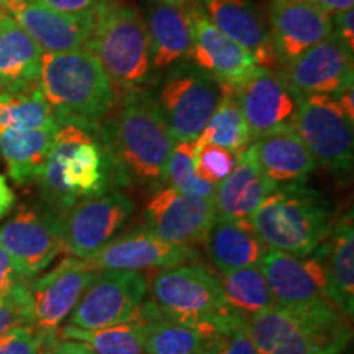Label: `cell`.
<instances>
[{
	"label": "cell",
	"instance_id": "1",
	"mask_svg": "<svg viewBox=\"0 0 354 354\" xmlns=\"http://www.w3.org/2000/svg\"><path fill=\"white\" fill-rule=\"evenodd\" d=\"M95 135L117 184L151 185L165 180L176 141L149 91L143 87L123 91Z\"/></svg>",
	"mask_w": 354,
	"mask_h": 354
},
{
	"label": "cell",
	"instance_id": "2",
	"mask_svg": "<svg viewBox=\"0 0 354 354\" xmlns=\"http://www.w3.org/2000/svg\"><path fill=\"white\" fill-rule=\"evenodd\" d=\"M38 88L59 125H77L95 133L117 102V88L87 48L43 53Z\"/></svg>",
	"mask_w": 354,
	"mask_h": 354
},
{
	"label": "cell",
	"instance_id": "3",
	"mask_svg": "<svg viewBox=\"0 0 354 354\" xmlns=\"http://www.w3.org/2000/svg\"><path fill=\"white\" fill-rule=\"evenodd\" d=\"M38 183L51 209L64 210L84 197L109 190L115 177L95 131L59 125Z\"/></svg>",
	"mask_w": 354,
	"mask_h": 354
},
{
	"label": "cell",
	"instance_id": "4",
	"mask_svg": "<svg viewBox=\"0 0 354 354\" xmlns=\"http://www.w3.org/2000/svg\"><path fill=\"white\" fill-rule=\"evenodd\" d=\"M248 220L268 250L294 256L312 254L335 221L322 192L304 184L277 187Z\"/></svg>",
	"mask_w": 354,
	"mask_h": 354
},
{
	"label": "cell",
	"instance_id": "5",
	"mask_svg": "<svg viewBox=\"0 0 354 354\" xmlns=\"http://www.w3.org/2000/svg\"><path fill=\"white\" fill-rule=\"evenodd\" d=\"M258 354H342L351 339V318L339 308L292 312L277 307L245 317Z\"/></svg>",
	"mask_w": 354,
	"mask_h": 354
},
{
	"label": "cell",
	"instance_id": "6",
	"mask_svg": "<svg viewBox=\"0 0 354 354\" xmlns=\"http://www.w3.org/2000/svg\"><path fill=\"white\" fill-rule=\"evenodd\" d=\"M115 88L141 87L153 74L151 41L143 17L123 0H112L97 10L88 39Z\"/></svg>",
	"mask_w": 354,
	"mask_h": 354
},
{
	"label": "cell",
	"instance_id": "7",
	"mask_svg": "<svg viewBox=\"0 0 354 354\" xmlns=\"http://www.w3.org/2000/svg\"><path fill=\"white\" fill-rule=\"evenodd\" d=\"M149 292L159 312L174 320L210 322L228 330L245 320L230 307L216 274L198 263L161 269Z\"/></svg>",
	"mask_w": 354,
	"mask_h": 354
},
{
	"label": "cell",
	"instance_id": "8",
	"mask_svg": "<svg viewBox=\"0 0 354 354\" xmlns=\"http://www.w3.org/2000/svg\"><path fill=\"white\" fill-rule=\"evenodd\" d=\"M221 99V86L187 61L162 79L158 105L174 141H196Z\"/></svg>",
	"mask_w": 354,
	"mask_h": 354
},
{
	"label": "cell",
	"instance_id": "9",
	"mask_svg": "<svg viewBox=\"0 0 354 354\" xmlns=\"http://www.w3.org/2000/svg\"><path fill=\"white\" fill-rule=\"evenodd\" d=\"M290 125L317 165L336 174H348L353 169V120L344 113L338 99L325 94L304 97Z\"/></svg>",
	"mask_w": 354,
	"mask_h": 354
},
{
	"label": "cell",
	"instance_id": "10",
	"mask_svg": "<svg viewBox=\"0 0 354 354\" xmlns=\"http://www.w3.org/2000/svg\"><path fill=\"white\" fill-rule=\"evenodd\" d=\"M135 203L120 190H105L57 210V230L64 253L86 259L115 238L130 218Z\"/></svg>",
	"mask_w": 354,
	"mask_h": 354
},
{
	"label": "cell",
	"instance_id": "11",
	"mask_svg": "<svg viewBox=\"0 0 354 354\" xmlns=\"http://www.w3.org/2000/svg\"><path fill=\"white\" fill-rule=\"evenodd\" d=\"M149 281L135 271H99L71 312L69 326L99 330L143 315Z\"/></svg>",
	"mask_w": 354,
	"mask_h": 354
},
{
	"label": "cell",
	"instance_id": "12",
	"mask_svg": "<svg viewBox=\"0 0 354 354\" xmlns=\"http://www.w3.org/2000/svg\"><path fill=\"white\" fill-rule=\"evenodd\" d=\"M274 304L292 312H322L338 308L328 295V282L320 250L294 256L269 250L259 261Z\"/></svg>",
	"mask_w": 354,
	"mask_h": 354
},
{
	"label": "cell",
	"instance_id": "13",
	"mask_svg": "<svg viewBox=\"0 0 354 354\" xmlns=\"http://www.w3.org/2000/svg\"><path fill=\"white\" fill-rule=\"evenodd\" d=\"M0 248L21 279L38 276L64 253L57 230V210L24 205L0 227Z\"/></svg>",
	"mask_w": 354,
	"mask_h": 354
},
{
	"label": "cell",
	"instance_id": "14",
	"mask_svg": "<svg viewBox=\"0 0 354 354\" xmlns=\"http://www.w3.org/2000/svg\"><path fill=\"white\" fill-rule=\"evenodd\" d=\"M97 272L86 259L64 258L50 272L26 282L32 300V328L56 339V331L71 315Z\"/></svg>",
	"mask_w": 354,
	"mask_h": 354
},
{
	"label": "cell",
	"instance_id": "15",
	"mask_svg": "<svg viewBox=\"0 0 354 354\" xmlns=\"http://www.w3.org/2000/svg\"><path fill=\"white\" fill-rule=\"evenodd\" d=\"M86 261L95 271L113 269L141 272L148 269H169L176 266L196 264L198 251L190 245H174L161 240L145 227L112 238Z\"/></svg>",
	"mask_w": 354,
	"mask_h": 354
},
{
	"label": "cell",
	"instance_id": "16",
	"mask_svg": "<svg viewBox=\"0 0 354 354\" xmlns=\"http://www.w3.org/2000/svg\"><path fill=\"white\" fill-rule=\"evenodd\" d=\"M353 55L333 32L287 63L281 74L302 99L313 94L335 97L353 87Z\"/></svg>",
	"mask_w": 354,
	"mask_h": 354
},
{
	"label": "cell",
	"instance_id": "17",
	"mask_svg": "<svg viewBox=\"0 0 354 354\" xmlns=\"http://www.w3.org/2000/svg\"><path fill=\"white\" fill-rule=\"evenodd\" d=\"M234 94L251 141L290 125L302 100L281 73L266 68L256 69L240 87L234 88Z\"/></svg>",
	"mask_w": 354,
	"mask_h": 354
},
{
	"label": "cell",
	"instance_id": "18",
	"mask_svg": "<svg viewBox=\"0 0 354 354\" xmlns=\"http://www.w3.org/2000/svg\"><path fill=\"white\" fill-rule=\"evenodd\" d=\"M146 228L158 238L174 245H197L205 241L216 218L214 198L185 196L166 187L146 203Z\"/></svg>",
	"mask_w": 354,
	"mask_h": 354
},
{
	"label": "cell",
	"instance_id": "19",
	"mask_svg": "<svg viewBox=\"0 0 354 354\" xmlns=\"http://www.w3.org/2000/svg\"><path fill=\"white\" fill-rule=\"evenodd\" d=\"M0 10L12 17L43 53L84 50L94 30V17L57 12L38 0H0Z\"/></svg>",
	"mask_w": 354,
	"mask_h": 354
},
{
	"label": "cell",
	"instance_id": "20",
	"mask_svg": "<svg viewBox=\"0 0 354 354\" xmlns=\"http://www.w3.org/2000/svg\"><path fill=\"white\" fill-rule=\"evenodd\" d=\"M333 32V15L312 0H271L269 3V35L279 64L290 63Z\"/></svg>",
	"mask_w": 354,
	"mask_h": 354
},
{
	"label": "cell",
	"instance_id": "21",
	"mask_svg": "<svg viewBox=\"0 0 354 354\" xmlns=\"http://www.w3.org/2000/svg\"><path fill=\"white\" fill-rule=\"evenodd\" d=\"M194 66L215 79L220 86L236 88L259 68L250 51L225 37L205 15L202 6L194 10Z\"/></svg>",
	"mask_w": 354,
	"mask_h": 354
},
{
	"label": "cell",
	"instance_id": "22",
	"mask_svg": "<svg viewBox=\"0 0 354 354\" xmlns=\"http://www.w3.org/2000/svg\"><path fill=\"white\" fill-rule=\"evenodd\" d=\"M202 8L215 28L253 55L259 68L279 64L269 28L250 0H202Z\"/></svg>",
	"mask_w": 354,
	"mask_h": 354
},
{
	"label": "cell",
	"instance_id": "23",
	"mask_svg": "<svg viewBox=\"0 0 354 354\" xmlns=\"http://www.w3.org/2000/svg\"><path fill=\"white\" fill-rule=\"evenodd\" d=\"M197 6L154 2L148 8L145 24L151 41L153 69H171L189 59L194 43V10Z\"/></svg>",
	"mask_w": 354,
	"mask_h": 354
},
{
	"label": "cell",
	"instance_id": "24",
	"mask_svg": "<svg viewBox=\"0 0 354 354\" xmlns=\"http://www.w3.org/2000/svg\"><path fill=\"white\" fill-rule=\"evenodd\" d=\"M256 161L277 187L304 184L317 169V161L292 125H284L253 141Z\"/></svg>",
	"mask_w": 354,
	"mask_h": 354
},
{
	"label": "cell",
	"instance_id": "25",
	"mask_svg": "<svg viewBox=\"0 0 354 354\" xmlns=\"http://www.w3.org/2000/svg\"><path fill=\"white\" fill-rule=\"evenodd\" d=\"M238 326V325H236ZM233 330V328H232ZM232 330L210 322L174 320L159 312L146 328V354H216Z\"/></svg>",
	"mask_w": 354,
	"mask_h": 354
},
{
	"label": "cell",
	"instance_id": "26",
	"mask_svg": "<svg viewBox=\"0 0 354 354\" xmlns=\"http://www.w3.org/2000/svg\"><path fill=\"white\" fill-rule=\"evenodd\" d=\"M276 189L277 185L261 171L250 145L238 154L233 171L216 185L215 214L220 218H248Z\"/></svg>",
	"mask_w": 354,
	"mask_h": 354
},
{
	"label": "cell",
	"instance_id": "27",
	"mask_svg": "<svg viewBox=\"0 0 354 354\" xmlns=\"http://www.w3.org/2000/svg\"><path fill=\"white\" fill-rule=\"evenodd\" d=\"M328 282V295L344 315L354 312V230L353 212L333 221L325 241L318 246Z\"/></svg>",
	"mask_w": 354,
	"mask_h": 354
},
{
	"label": "cell",
	"instance_id": "28",
	"mask_svg": "<svg viewBox=\"0 0 354 354\" xmlns=\"http://www.w3.org/2000/svg\"><path fill=\"white\" fill-rule=\"evenodd\" d=\"M43 51L7 13H0V92L38 86Z\"/></svg>",
	"mask_w": 354,
	"mask_h": 354
},
{
	"label": "cell",
	"instance_id": "29",
	"mask_svg": "<svg viewBox=\"0 0 354 354\" xmlns=\"http://www.w3.org/2000/svg\"><path fill=\"white\" fill-rule=\"evenodd\" d=\"M205 245L220 272L259 264L261 258L269 251L248 218L216 216L205 238Z\"/></svg>",
	"mask_w": 354,
	"mask_h": 354
},
{
	"label": "cell",
	"instance_id": "30",
	"mask_svg": "<svg viewBox=\"0 0 354 354\" xmlns=\"http://www.w3.org/2000/svg\"><path fill=\"white\" fill-rule=\"evenodd\" d=\"M59 127L38 130L6 131L0 135V154L13 183L26 184L38 179Z\"/></svg>",
	"mask_w": 354,
	"mask_h": 354
},
{
	"label": "cell",
	"instance_id": "31",
	"mask_svg": "<svg viewBox=\"0 0 354 354\" xmlns=\"http://www.w3.org/2000/svg\"><path fill=\"white\" fill-rule=\"evenodd\" d=\"M159 310L151 300L145 304L143 315L135 320L118 323L99 330H79L66 325L61 336L87 344L95 354H145L146 328Z\"/></svg>",
	"mask_w": 354,
	"mask_h": 354
},
{
	"label": "cell",
	"instance_id": "32",
	"mask_svg": "<svg viewBox=\"0 0 354 354\" xmlns=\"http://www.w3.org/2000/svg\"><path fill=\"white\" fill-rule=\"evenodd\" d=\"M212 143L227 148L234 154H241L250 146V131L238 105L234 88L221 86V99L203 131L198 135L196 145Z\"/></svg>",
	"mask_w": 354,
	"mask_h": 354
},
{
	"label": "cell",
	"instance_id": "33",
	"mask_svg": "<svg viewBox=\"0 0 354 354\" xmlns=\"http://www.w3.org/2000/svg\"><path fill=\"white\" fill-rule=\"evenodd\" d=\"M48 127H59V123L38 86L28 91L0 92V135Z\"/></svg>",
	"mask_w": 354,
	"mask_h": 354
},
{
	"label": "cell",
	"instance_id": "34",
	"mask_svg": "<svg viewBox=\"0 0 354 354\" xmlns=\"http://www.w3.org/2000/svg\"><path fill=\"white\" fill-rule=\"evenodd\" d=\"M216 279L230 307L243 317L254 315L276 305L259 264L236 271L220 272Z\"/></svg>",
	"mask_w": 354,
	"mask_h": 354
},
{
	"label": "cell",
	"instance_id": "35",
	"mask_svg": "<svg viewBox=\"0 0 354 354\" xmlns=\"http://www.w3.org/2000/svg\"><path fill=\"white\" fill-rule=\"evenodd\" d=\"M196 141H176L167 159L165 180L185 196L214 198L216 185L201 179L196 172Z\"/></svg>",
	"mask_w": 354,
	"mask_h": 354
},
{
	"label": "cell",
	"instance_id": "36",
	"mask_svg": "<svg viewBox=\"0 0 354 354\" xmlns=\"http://www.w3.org/2000/svg\"><path fill=\"white\" fill-rule=\"evenodd\" d=\"M19 326H32V300L25 279L0 295V335Z\"/></svg>",
	"mask_w": 354,
	"mask_h": 354
},
{
	"label": "cell",
	"instance_id": "37",
	"mask_svg": "<svg viewBox=\"0 0 354 354\" xmlns=\"http://www.w3.org/2000/svg\"><path fill=\"white\" fill-rule=\"evenodd\" d=\"M196 172L201 179L218 185L233 171L238 156L221 146L205 143L196 145Z\"/></svg>",
	"mask_w": 354,
	"mask_h": 354
},
{
	"label": "cell",
	"instance_id": "38",
	"mask_svg": "<svg viewBox=\"0 0 354 354\" xmlns=\"http://www.w3.org/2000/svg\"><path fill=\"white\" fill-rule=\"evenodd\" d=\"M55 342L44 338L32 326H19L0 335V354H41Z\"/></svg>",
	"mask_w": 354,
	"mask_h": 354
},
{
	"label": "cell",
	"instance_id": "39",
	"mask_svg": "<svg viewBox=\"0 0 354 354\" xmlns=\"http://www.w3.org/2000/svg\"><path fill=\"white\" fill-rule=\"evenodd\" d=\"M38 2L55 8L57 12L69 13V15L95 17L97 10L112 0H38Z\"/></svg>",
	"mask_w": 354,
	"mask_h": 354
},
{
	"label": "cell",
	"instance_id": "40",
	"mask_svg": "<svg viewBox=\"0 0 354 354\" xmlns=\"http://www.w3.org/2000/svg\"><path fill=\"white\" fill-rule=\"evenodd\" d=\"M216 354H258L245 328V320L238 326H234L232 333L227 336V342Z\"/></svg>",
	"mask_w": 354,
	"mask_h": 354
},
{
	"label": "cell",
	"instance_id": "41",
	"mask_svg": "<svg viewBox=\"0 0 354 354\" xmlns=\"http://www.w3.org/2000/svg\"><path fill=\"white\" fill-rule=\"evenodd\" d=\"M335 33L338 35L339 39L346 44L349 51L354 53V12L353 8L344 10L338 15H335Z\"/></svg>",
	"mask_w": 354,
	"mask_h": 354
},
{
	"label": "cell",
	"instance_id": "42",
	"mask_svg": "<svg viewBox=\"0 0 354 354\" xmlns=\"http://www.w3.org/2000/svg\"><path fill=\"white\" fill-rule=\"evenodd\" d=\"M20 281L21 277L15 271V268H13L12 259L0 248V295H6L7 292H10L12 287Z\"/></svg>",
	"mask_w": 354,
	"mask_h": 354
},
{
	"label": "cell",
	"instance_id": "43",
	"mask_svg": "<svg viewBox=\"0 0 354 354\" xmlns=\"http://www.w3.org/2000/svg\"><path fill=\"white\" fill-rule=\"evenodd\" d=\"M46 354H95L87 344L73 342V339H63V342H56L48 348Z\"/></svg>",
	"mask_w": 354,
	"mask_h": 354
},
{
	"label": "cell",
	"instance_id": "44",
	"mask_svg": "<svg viewBox=\"0 0 354 354\" xmlns=\"http://www.w3.org/2000/svg\"><path fill=\"white\" fill-rule=\"evenodd\" d=\"M15 203V194L7 184V179L0 174V218H3Z\"/></svg>",
	"mask_w": 354,
	"mask_h": 354
},
{
	"label": "cell",
	"instance_id": "45",
	"mask_svg": "<svg viewBox=\"0 0 354 354\" xmlns=\"http://www.w3.org/2000/svg\"><path fill=\"white\" fill-rule=\"evenodd\" d=\"M312 2L325 8L330 15H338V13L349 10L354 6V0H312Z\"/></svg>",
	"mask_w": 354,
	"mask_h": 354
},
{
	"label": "cell",
	"instance_id": "46",
	"mask_svg": "<svg viewBox=\"0 0 354 354\" xmlns=\"http://www.w3.org/2000/svg\"><path fill=\"white\" fill-rule=\"evenodd\" d=\"M338 97H339L338 102H339V105H342V109L344 110V113L348 115L349 120L354 122V91H353V87H349L348 91L342 92Z\"/></svg>",
	"mask_w": 354,
	"mask_h": 354
},
{
	"label": "cell",
	"instance_id": "47",
	"mask_svg": "<svg viewBox=\"0 0 354 354\" xmlns=\"http://www.w3.org/2000/svg\"><path fill=\"white\" fill-rule=\"evenodd\" d=\"M154 2H166V3H174V6H197L202 0H154Z\"/></svg>",
	"mask_w": 354,
	"mask_h": 354
},
{
	"label": "cell",
	"instance_id": "48",
	"mask_svg": "<svg viewBox=\"0 0 354 354\" xmlns=\"http://www.w3.org/2000/svg\"><path fill=\"white\" fill-rule=\"evenodd\" d=\"M0 13H3V12H2V10H0Z\"/></svg>",
	"mask_w": 354,
	"mask_h": 354
}]
</instances>
